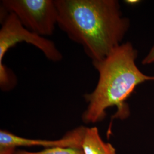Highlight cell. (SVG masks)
Listing matches in <instances>:
<instances>
[{"label":"cell","instance_id":"obj_1","mask_svg":"<svg viewBox=\"0 0 154 154\" xmlns=\"http://www.w3.org/2000/svg\"><path fill=\"white\" fill-rule=\"evenodd\" d=\"M57 25L82 46L92 62L103 60L122 43L130 20L116 0H55Z\"/></svg>","mask_w":154,"mask_h":154},{"label":"cell","instance_id":"obj_2","mask_svg":"<svg viewBox=\"0 0 154 154\" xmlns=\"http://www.w3.org/2000/svg\"><path fill=\"white\" fill-rule=\"evenodd\" d=\"M138 55V50L127 42L103 60L92 62L99 79L93 91L84 95L88 106L82 116L83 122L89 124L103 121L106 110L113 106L117 110L112 118L125 119L129 116L127 99L140 84L154 81V76L146 75L138 69L135 62Z\"/></svg>","mask_w":154,"mask_h":154},{"label":"cell","instance_id":"obj_3","mask_svg":"<svg viewBox=\"0 0 154 154\" xmlns=\"http://www.w3.org/2000/svg\"><path fill=\"white\" fill-rule=\"evenodd\" d=\"M1 22L0 87L2 91H9L16 85V77L4 64L3 60L7 51L17 44L25 42L33 45L50 61L59 62L62 60V54L53 41L25 28L13 13L1 8Z\"/></svg>","mask_w":154,"mask_h":154},{"label":"cell","instance_id":"obj_4","mask_svg":"<svg viewBox=\"0 0 154 154\" xmlns=\"http://www.w3.org/2000/svg\"><path fill=\"white\" fill-rule=\"evenodd\" d=\"M1 4L30 32L44 37L53 34L58 20L55 0H2Z\"/></svg>","mask_w":154,"mask_h":154},{"label":"cell","instance_id":"obj_5","mask_svg":"<svg viewBox=\"0 0 154 154\" xmlns=\"http://www.w3.org/2000/svg\"><path fill=\"white\" fill-rule=\"evenodd\" d=\"M86 127L79 126L67 132L58 140H41L23 138L6 130L0 131V154H14L18 147L41 146L51 147H71L81 149Z\"/></svg>","mask_w":154,"mask_h":154},{"label":"cell","instance_id":"obj_6","mask_svg":"<svg viewBox=\"0 0 154 154\" xmlns=\"http://www.w3.org/2000/svg\"><path fill=\"white\" fill-rule=\"evenodd\" d=\"M81 149L84 154H116L114 146L103 140L96 127H86Z\"/></svg>","mask_w":154,"mask_h":154},{"label":"cell","instance_id":"obj_7","mask_svg":"<svg viewBox=\"0 0 154 154\" xmlns=\"http://www.w3.org/2000/svg\"><path fill=\"white\" fill-rule=\"evenodd\" d=\"M14 154H84L82 149L71 147H51L45 149L38 152H30L25 150L16 151Z\"/></svg>","mask_w":154,"mask_h":154},{"label":"cell","instance_id":"obj_8","mask_svg":"<svg viewBox=\"0 0 154 154\" xmlns=\"http://www.w3.org/2000/svg\"><path fill=\"white\" fill-rule=\"evenodd\" d=\"M154 63V44L149 51L148 54L144 58L142 63L144 65H150Z\"/></svg>","mask_w":154,"mask_h":154},{"label":"cell","instance_id":"obj_9","mask_svg":"<svg viewBox=\"0 0 154 154\" xmlns=\"http://www.w3.org/2000/svg\"><path fill=\"white\" fill-rule=\"evenodd\" d=\"M127 4H135L137 3V2H139V1H126Z\"/></svg>","mask_w":154,"mask_h":154}]
</instances>
